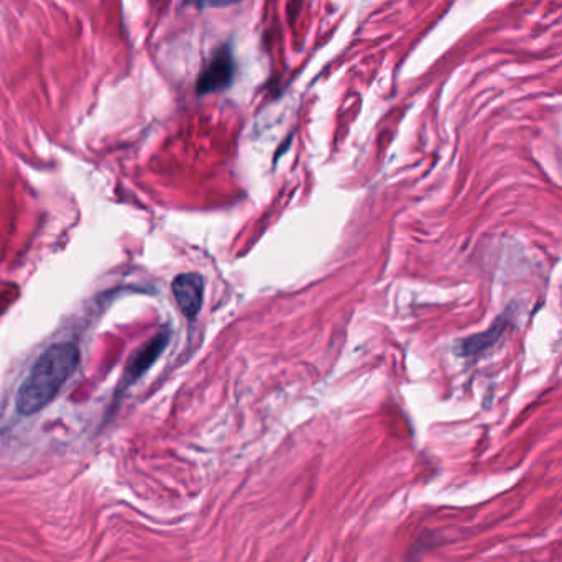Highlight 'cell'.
Here are the masks:
<instances>
[{
  "label": "cell",
  "mask_w": 562,
  "mask_h": 562,
  "mask_svg": "<svg viewBox=\"0 0 562 562\" xmlns=\"http://www.w3.org/2000/svg\"><path fill=\"white\" fill-rule=\"evenodd\" d=\"M78 364V347L71 342H58L43 351L17 392L15 408L20 415L32 416L45 410Z\"/></svg>",
  "instance_id": "cell-1"
},
{
  "label": "cell",
  "mask_w": 562,
  "mask_h": 562,
  "mask_svg": "<svg viewBox=\"0 0 562 562\" xmlns=\"http://www.w3.org/2000/svg\"><path fill=\"white\" fill-rule=\"evenodd\" d=\"M235 61L232 56L231 47L224 45L214 53L212 60L209 61L206 68L199 74L198 83H196V91L199 96L206 94L219 93L231 86L234 81Z\"/></svg>",
  "instance_id": "cell-2"
},
{
  "label": "cell",
  "mask_w": 562,
  "mask_h": 562,
  "mask_svg": "<svg viewBox=\"0 0 562 562\" xmlns=\"http://www.w3.org/2000/svg\"><path fill=\"white\" fill-rule=\"evenodd\" d=\"M178 308L186 318L194 319L203 308L204 278L199 273H181L171 285Z\"/></svg>",
  "instance_id": "cell-3"
},
{
  "label": "cell",
  "mask_w": 562,
  "mask_h": 562,
  "mask_svg": "<svg viewBox=\"0 0 562 562\" xmlns=\"http://www.w3.org/2000/svg\"><path fill=\"white\" fill-rule=\"evenodd\" d=\"M170 342V332L163 331L157 336L153 337L152 341H148L145 346L140 347L139 351L135 352L130 359L127 369L124 374V388L130 387L132 383L137 382L155 362L158 357L163 354L166 346Z\"/></svg>",
  "instance_id": "cell-4"
},
{
  "label": "cell",
  "mask_w": 562,
  "mask_h": 562,
  "mask_svg": "<svg viewBox=\"0 0 562 562\" xmlns=\"http://www.w3.org/2000/svg\"><path fill=\"white\" fill-rule=\"evenodd\" d=\"M508 321H510V318L503 316V318L498 319V323L489 331L479 334V336L470 337L467 341L462 342V352L466 355H474L487 349V346H490L493 341H497L498 337L502 336L503 331L508 326Z\"/></svg>",
  "instance_id": "cell-5"
},
{
  "label": "cell",
  "mask_w": 562,
  "mask_h": 562,
  "mask_svg": "<svg viewBox=\"0 0 562 562\" xmlns=\"http://www.w3.org/2000/svg\"><path fill=\"white\" fill-rule=\"evenodd\" d=\"M242 0H185V4L194 9H222V7H229V5L239 4Z\"/></svg>",
  "instance_id": "cell-6"
}]
</instances>
